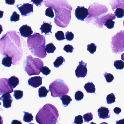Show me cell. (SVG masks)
<instances>
[{
    "label": "cell",
    "instance_id": "obj_1",
    "mask_svg": "<svg viewBox=\"0 0 124 124\" xmlns=\"http://www.w3.org/2000/svg\"><path fill=\"white\" fill-rule=\"evenodd\" d=\"M59 117L58 111L55 106L47 104L39 110L35 119L39 124H56Z\"/></svg>",
    "mask_w": 124,
    "mask_h": 124
},
{
    "label": "cell",
    "instance_id": "obj_2",
    "mask_svg": "<svg viewBox=\"0 0 124 124\" xmlns=\"http://www.w3.org/2000/svg\"><path fill=\"white\" fill-rule=\"evenodd\" d=\"M45 38L39 33H34L27 39L28 48L35 56L43 58L47 56L45 49Z\"/></svg>",
    "mask_w": 124,
    "mask_h": 124
},
{
    "label": "cell",
    "instance_id": "obj_3",
    "mask_svg": "<svg viewBox=\"0 0 124 124\" xmlns=\"http://www.w3.org/2000/svg\"><path fill=\"white\" fill-rule=\"evenodd\" d=\"M49 91L51 92L52 97L60 98L63 96L66 95L69 93V89L63 80L58 79L50 84Z\"/></svg>",
    "mask_w": 124,
    "mask_h": 124
},
{
    "label": "cell",
    "instance_id": "obj_4",
    "mask_svg": "<svg viewBox=\"0 0 124 124\" xmlns=\"http://www.w3.org/2000/svg\"><path fill=\"white\" fill-rule=\"evenodd\" d=\"M27 63L25 67V70L30 76L37 75L41 72L43 67V63L39 58H34L30 55L27 57Z\"/></svg>",
    "mask_w": 124,
    "mask_h": 124
},
{
    "label": "cell",
    "instance_id": "obj_5",
    "mask_svg": "<svg viewBox=\"0 0 124 124\" xmlns=\"http://www.w3.org/2000/svg\"><path fill=\"white\" fill-rule=\"evenodd\" d=\"M87 64L84 63L83 60L79 62V64L75 71V75L77 77L84 78L87 75Z\"/></svg>",
    "mask_w": 124,
    "mask_h": 124
},
{
    "label": "cell",
    "instance_id": "obj_6",
    "mask_svg": "<svg viewBox=\"0 0 124 124\" xmlns=\"http://www.w3.org/2000/svg\"><path fill=\"white\" fill-rule=\"evenodd\" d=\"M13 91V89L8 84V80L7 78L0 79V94L3 95L5 93H11Z\"/></svg>",
    "mask_w": 124,
    "mask_h": 124
},
{
    "label": "cell",
    "instance_id": "obj_7",
    "mask_svg": "<svg viewBox=\"0 0 124 124\" xmlns=\"http://www.w3.org/2000/svg\"><path fill=\"white\" fill-rule=\"evenodd\" d=\"M76 18L81 21H84L88 15V10L84 6H78L75 11Z\"/></svg>",
    "mask_w": 124,
    "mask_h": 124
},
{
    "label": "cell",
    "instance_id": "obj_8",
    "mask_svg": "<svg viewBox=\"0 0 124 124\" xmlns=\"http://www.w3.org/2000/svg\"><path fill=\"white\" fill-rule=\"evenodd\" d=\"M17 7L22 16H27L33 12V5L30 3H24L19 7L17 6Z\"/></svg>",
    "mask_w": 124,
    "mask_h": 124
},
{
    "label": "cell",
    "instance_id": "obj_9",
    "mask_svg": "<svg viewBox=\"0 0 124 124\" xmlns=\"http://www.w3.org/2000/svg\"><path fill=\"white\" fill-rule=\"evenodd\" d=\"M28 82L30 86L36 88L42 85V77L40 76L32 77L29 79Z\"/></svg>",
    "mask_w": 124,
    "mask_h": 124
},
{
    "label": "cell",
    "instance_id": "obj_10",
    "mask_svg": "<svg viewBox=\"0 0 124 124\" xmlns=\"http://www.w3.org/2000/svg\"><path fill=\"white\" fill-rule=\"evenodd\" d=\"M2 101L3 102V107L6 108H9L11 107L13 98L9 93H5L2 95Z\"/></svg>",
    "mask_w": 124,
    "mask_h": 124
},
{
    "label": "cell",
    "instance_id": "obj_11",
    "mask_svg": "<svg viewBox=\"0 0 124 124\" xmlns=\"http://www.w3.org/2000/svg\"><path fill=\"white\" fill-rule=\"evenodd\" d=\"M98 115L100 119H106L110 117V111L108 108L101 107L98 110Z\"/></svg>",
    "mask_w": 124,
    "mask_h": 124
},
{
    "label": "cell",
    "instance_id": "obj_12",
    "mask_svg": "<svg viewBox=\"0 0 124 124\" xmlns=\"http://www.w3.org/2000/svg\"><path fill=\"white\" fill-rule=\"evenodd\" d=\"M20 34L22 37H28L31 36L33 31L31 28L27 25H23L19 29Z\"/></svg>",
    "mask_w": 124,
    "mask_h": 124
},
{
    "label": "cell",
    "instance_id": "obj_13",
    "mask_svg": "<svg viewBox=\"0 0 124 124\" xmlns=\"http://www.w3.org/2000/svg\"><path fill=\"white\" fill-rule=\"evenodd\" d=\"M52 26L51 23H47L44 22L40 29L41 30L42 34L44 33L45 35H48L49 33H52Z\"/></svg>",
    "mask_w": 124,
    "mask_h": 124
},
{
    "label": "cell",
    "instance_id": "obj_14",
    "mask_svg": "<svg viewBox=\"0 0 124 124\" xmlns=\"http://www.w3.org/2000/svg\"><path fill=\"white\" fill-rule=\"evenodd\" d=\"M8 81L9 85L13 88H15L19 84V79L15 76L11 77L8 79Z\"/></svg>",
    "mask_w": 124,
    "mask_h": 124
},
{
    "label": "cell",
    "instance_id": "obj_15",
    "mask_svg": "<svg viewBox=\"0 0 124 124\" xmlns=\"http://www.w3.org/2000/svg\"><path fill=\"white\" fill-rule=\"evenodd\" d=\"M84 88L87 93H95L96 89L95 85L92 82H88L84 85Z\"/></svg>",
    "mask_w": 124,
    "mask_h": 124
},
{
    "label": "cell",
    "instance_id": "obj_16",
    "mask_svg": "<svg viewBox=\"0 0 124 124\" xmlns=\"http://www.w3.org/2000/svg\"><path fill=\"white\" fill-rule=\"evenodd\" d=\"M2 64L6 67H9L11 66V64H12V57L6 55L5 57L3 59Z\"/></svg>",
    "mask_w": 124,
    "mask_h": 124
},
{
    "label": "cell",
    "instance_id": "obj_17",
    "mask_svg": "<svg viewBox=\"0 0 124 124\" xmlns=\"http://www.w3.org/2000/svg\"><path fill=\"white\" fill-rule=\"evenodd\" d=\"M62 102V104L64 107L67 106L70 103V102L72 101V99L67 95H64L60 98Z\"/></svg>",
    "mask_w": 124,
    "mask_h": 124
},
{
    "label": "cell",
    "instance_id": "obj_18",
    "mask_svg": "<svg viewBox=\"0 0 124 124\" xmlns=\"http://www.w3.org/2000/svg\"><path fill=\"white\" fill-rule=\"evenodd\" d=\"M49 90L45 87H41L38 90V95L40 98L46 97L47 95Z\"/></svg>",
    "mask_w": 124,
    "mask_h": 124
},
{
    "label": "cell",
    "instance_id": "obj_19",
    "mask_svg": "<svg viewBox=\"0 0 124 124\" xmlns=\"http://www.w3.org/2000/svg\"><path fill=\"white\" fill-rule=\"evenodd\" d=\"M65 61V59L62 56H59L56 58L55 61L54 62V66L56 68H58L61 65H62Z\"/></svg>",
    "mask_w": 124,
    "mask_h": 124
},
{
    "label": "cell",
    "instance_id": "obj_20",
    "mask_svg": "<svg viewBox=\"0 0 124 124\" xmlns=\"http://www.w3.org/2000/svg\"><path fill=\"white\" fill-rule=\"evenodd\" d=\"M45 49L46 51L48 53H53L56 49V47L52 43H51L46 46Z\"/></svg>",
    "mask_w": 124,
    "mask_h": 124
},
{
    "label": "cell",
    "instance_id": "obj_21",
    "mask_svg": "<svg viewBox=\"0 0 124 124\" xmlns=\"http://www.w3.org/2000/svg\"><path fill=\"white\" fill-rule=\"evenodd\" d=\"M24 115L23 119L24 121L26 122H30L33 120L34 117L31 114L26 112H24Z\"/></svg>",
    "mask_w": 124,
    "mask_h": 124
},
{
    "label": "cell",
    "instance_id": "obj_22",
    "mask_svg": "<svg viewBox=\"0 0 124 124\" xmlns=\"http://www.w3.org/2000/svg\"><path fill=\"white\" fill-rule=\"evenodd\" d=\"M114 66L118 70H122L124 68V63L122 60H117L114 62Z\"/></svg>",
    "mask_w": 124,
    "mask_h": 124
},
{
    "label": "cell",
    "instance_id": "obj_23",
    "mask_svg": "<svg viewBox=\"0 0 124 124\" xmlns=\"http://www.w3.org/2000/svg\"><path fill=\"white\" fill-rule=\"evenodd\" d=\"M55 37L56 39L58 41H61L65 39L64 34L63 31H59L55 34Z\"/></svg>",
    "mask_w": 124,
    "mask_h": 124
},
{
    "label": "cell",
    "instance_id": "obj_24",
    "mask_svg": "<svg viewBox=\"0 0 124 124\" xmlns=\"http://www.w3.org/2000/svg\"><path fill=\"white\" fill-rule=\"evenodd\" d=\"M115 15L119 18H123L124 16V12L123 9L117 8L114 12Z\"/></svg>",
    "mask_w": 124,
    "mask_h": 124
},
{
    "label": "cell",
    "instance_id": "obj_25",
    "mask_svg": "<svg viewBox=\"0 0 124 124\" xmlns=\"http://www.w3.org/2000/svg\"><path fill=\"white\" fill-rule=\"evenodd\" d=\"M107 103L108 104H111L115 102V97L114 93L108 95L106 97Z\"/></svg>",
    "mask_w": 124,
    "mask_h": 124
},
{
    "label": "cell",
    "instance_id": "obj_26",
    "mask_svg": "<svg viewBox=\"0 0 124 124\" xmlns=\"http://www.w3.org/2000/svg\"><path fill=\"white\" fill-rule=\"evenodd\" d=\"M113 19H107L104 24V26H106L108 29H112L114 27L115 24V22L112 21Z\"/></svg>",
    "mask_w": 124,
    "mask_h": 124
},
{
    "label": "cell",
    "instance_id": "obj_27",
    "mask_svg": "<svg viewBox=\"0 0 124 124\" xmlns=\"http://www.w3.org/2000/svg\"><path fill=\"white\" fill-rule=\"evenodd\" d=\"M87 50L91 54H94L95 52L96 51L97 46L94 43H91L90 45H88L87 46Z\"/></svg>",
    "mask_w": 124,
    "mask_h": 124
},
{
    "label": "cell",
    "instance_id": "obj_28",
    "mask_svg": "<svg viewBox=\"0 0 124 124\" xmlns=\"http://www.w3.org/2000/svg\"><path fill=\"white\" fill-rule=\"evenodd\" d=\"M23 91H22L20 90L14 91V96L17 100L21 99L23 97Z\"/></svg>",
    "mask_w": 124,
    "mask_h": 124
},
{
    "label": "cell",
    "instance_id": "obj_29",
    "mask_svg": "<svg viewBox=\"0 0 124 124\" xmlns=\"http://www.w3.org/2000/svg\"><path fill=\"white\" fill-rule=\"evenodd\" d=\"M45 15L49 18H53L54 16V14L52 7H49L46 10Z\"/></svg>",
    "mask_w": 124,
    "mask_h": 124
},
{
    "label": "cell",
    "instance_id": "obj_30",
    "mask_svg": "<svg viewBox=\"0 0 124 124\" xmlns=\"http://www.w3.org/2000/svg\"><path fill=\"white\" fill-rule=\"evenodd\" d=\"M84 97V94L80 91H78L75 93V100L78 101H81Z\"/></svg>",
    "mask_w": 124,
    "mask_h": 124
},
{
    "label": "cell",
    "instance_id": "obj_31",
    "mask_svg": "<svg viewBox=\"0 0 124 124\" xmlns=\"http://www.w3.org/2000/svg\"><path fill=\"white\" fill-rule=\"evenodd\" d=\"M83 119L85 120V122H89L93 119V114L91 112L87 113L83 115Z\"/></svg>",
    "mask_w": 124,
    "mask_h": 124
},
{
    "label": "cell",
    "instance_id": "obj_32",
    "mask_svg": "<svg viewBox=\"0 0 124 124\" xmlns=\"http://www.w3.org/2000/svg\"><path fill=\"white\" fill-rule=\"evenodd\" d=\"M104 77L105 78L106 81L108 83H110L112 82L114 80V76L112 74L107 72L104 73Z\"/></svg>",
    "mask_w": 124,
    "mask_h": 124
},
{
    "label": "cell",
    "instance_id": "obj_33",
    "mask_svg": "<svg viewBox=\"0 0 124 124\" xmlns=\"http://www.w3.org/2000/svg\"><path fill=\"white\" fill-rule=\"evenodd\" d=\"M20 19V15L18 14L16 11L13 13L12 16H11L10 21L11 22H16Z\"/></svg>",
    "mask_w": 124,
    "mask_h": 124
},
{
    "label": "cell",
    "instance_id": "obj_34",
    "mask_svg": "<svg viewBox=\"0 0 124 124\" xmlns=\"http://www.w3.org/2000/svg\"><path fill=\"white\" fill-rule=\"evenodd\" d=\"M83 123L82 116L81 115H79L75 117L74 121L73 123L76 124H82Z\"/></svg>",
    "mask_w": 124,
    "mask_h": 124
},
{
    "label": "cell",
    "instance_id": "obj_35",
    "mask_svg": "<svg viewBox=\"0 0 124 124\" xmlns=\"http://www.w3.org/2000/svg\"><path fill=\"white\" fill-rule=\"evenodd\" d=\"M65 36H66L65 38H66L67 40L68 41H71L73 40L74 35L72 32H71L67 31L65 34Z\"/></svg>",
    "mask_w": 124,
    "mask_h": 124
},
{
    "label": "cell",
    "instance_id": "obj_36",
    "mask_svg": "<svg viewBox=\"0 0 124 124\" xmlns=\"http://www.w3.org/2000/svg\"><path fill=\"white\" fill-rule=\"evenodd\" d=\"M74 48L72 45H67L64 46V50L66 51L67 53H72L73 52Z\"/></svg>",
    "mask_w": 124,
    "mask_h": 124
},
{
    "label": "cell",
    "instance_id": "obj_37",
    "mask_svg": "<svg viewBox=\"0 0 124 124\" xmlns=\"http://www.w3.org/2000/svg\"><path fill=\"white\" fill-rule=\"evenodd\" d=\"M41 71L43 75L47 76L50 73L51 71L47 67L45 66L42 67L41 69Z\"/></svg>",
    "mask_w": 124,
    "mask_h": 124
},
{
    "label": "cell",
    "instance_id": "obj_38",
    "mask_svg": "<svg viewBox=\"0 0 124 124\" xmlns=\"http://www.w3.org/2000/svg\"><path fill=\"white\" fill-rule=\"evenodd\" d=\"M114 112L116 114H119L121 112V109L119 107H116L114 109Z\"/></svg>",
    "mask_w": 124,
    "mask_h": 124
},
{
    "label": "cell",
    "instance_id": "obj_39",
    "mask_svg": "<svg viewBox=\"0 0 124 124\" xmlns=\"http://www.w3.org/2000/svg\"><path fill=\"white\" fill-rule=\"evenodd\" d=\"M11 124H22V123L21 121L17 120H14L11 122Z\"/></svg>",
    "mask_w": 124,
    "mask_h": 124
},
{
    "label": "cell",
    "instance_id": "obj_40",
    "mask_svg": "<svg viewBox=\"0 0 124 124\" xmlns=\"http://www.w3.org/2000/svg\"><path fill=\"white\" fill-rule=\"evenodd\" d=\"M15 2V0H9V1H7V0L6 1V3L8 4V5H14Z\"/></svg>",
    "mask_w": 124,
    "mask_h": 124
},
{
    "label": "cell",
    "instance_id": "obj_41",
    "mask_svg": "<svg viewBox=\"0 0 124 124\" xmlns=\"http://www.w3.org/2000/svg\"><path fill=\"white\" fill-rule=\"evenodd\" d=\"M116 124H124V119H123L119 121H117Z\"/></svg>",
    "mask_w": 124,
    "mask_h": 124
},
{
    "label": "cell",
    "instance_id": "obj_42",
    "mask_svg": "<svg viewBox=\"0 0 124 124\" xmlns=\"http://www.w3.org/2000/svg\"><path fill=\"white\" fill-rule=\"evenodd\" d=\"M4 12L2 11H0V19L3 18V16Z\"/></svg>",
    "mask_w": 124,
    "mask_h": 124
},
{
    "label": "cell",
    "instance_id": "obj_43",
    "mask_svg": "<svg viewBox=\"0 0 124 124\" xmlns=\"http://www.w3.org/2000/svg\"><path fill=\"white\" fill-rule=\"evenodd\" d=\"M3 30L2 26L1 24H0V35L1 34V33L3 32Z\"/></svg>",
    "mask_w": 124,
    "mask_h": 124
},
{
    "label": "cell",
    "instance_id": "obj_44",
    "mask_svg": "<svg viewBox=\"0 0 124 124\" xmlns=\"http://www.w3.org/2000/svg\"><path fill=\"white\" fill-rule=\"evenodd\" d=\"M3 120L2 117L0 116V124H3Z\"/></svg>",
    "mask_w": 124,
    "mask_h": 124
},
{
    "label": "cell",
    "instance_id": "obj_45",
    "mask_svg": "<svg viewBox=\"0 0 124 124\" xmlns=\"http://www.w3.org/2000/svg\"><path fill=\"white\" fill-rule=\"evenodd\" d=\"M99 124H108L107 123L105 122H103L101 123H100Z\"/></svg>",
    "mask_w": 124,
    "mask_h": 124
},
{
    "label": "cell",
    "instance_id": "obj_46",
    "mask_svg": "<svg viewBox=\"0 0 124 124\" xmlns=\"http://www.w3.org/2000/svg\"><path fill=\"white\" fill-rule=\"evenodd\" d=\"M90 124H97L96 123H95L93 122H91V123H90Z\"/></svg>",
    "mask_w": 124,
    "mask_h": 124
},
{
    "label": "cell",
    "instance_id": "obj_47",
    "mask_svg": "<svg viewBox=\"0 0 124 124\" xmlns=\"http://www.w3.org/2000/svg\"><path fill=\"white\" fill-rule=\"evenodd\" d=\"M1 98H0V105H1V102H0V100H1Z\"/></svg>",
    "mask_w": 124,
    "mask_h": 124
},
{
    "label": "cell",
    "instance_id": "obj_48",
    "mask_svg": "<svg viewBox=\"0 0 124 124\" xmlns=\"http://www.w3.org/2000/svg\"><path fill=\"white\" fill-rule=\"evenodd\" d=\"M34 124V123H30V124Z\"/></svg>",
    "mask_w": 124,
    "mask_h": 124
},
{
    "label": "cell",
    "instance_id": "obj_49",
    "mask_svg": "<svg viewBox=\"0 0 124 124\" xmlns=\"http://www.w3.org/2000/svg\"></svg>",
    "mask_w": 124,
    "mask_h": 124
}]
</instances>
